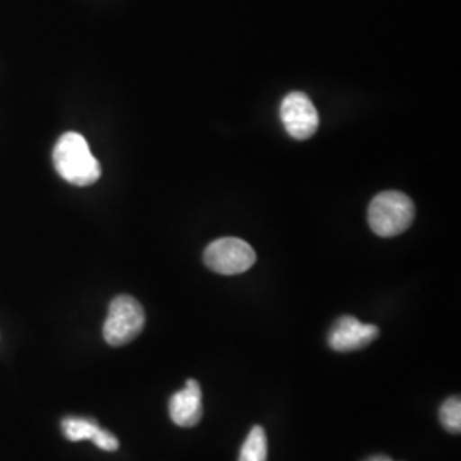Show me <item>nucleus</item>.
Segmentation results:
<instances>
[{
  "label": "nucleus",
  "instance_id": "obj_4",
  "mask_svg": "<svg viewBox=\"0 0 461 461\" xmlns=\"http://www.w3.org/2000/svg\"><path fill=\"white\" fill-rule=\"evenodd\" d=\"M203 262L215 274L236 276L255 265L257 253L240 238H221L205 248Z\"/></svg>",
  "mask_w": 461,
  "mask_h": 461
},
{
  "label": "nucleus",
  "instance_id": "obj_10",
  "mask_svg": "<svg viewBox=\"0 0 461 461\" xmlns=\"http://www.w3.org/2000/svg\"><path fill=\"white\" fill-rule=\"evenodd\" d=\"M439 420L447 432L460 434L461 430V400L460 396H451L439 409Z\"/></svg>",
  "mask_w": 461,
  "mask_h": 461
},
{
  "label": "nucleus",
  "instance_id": "obj_8",
  "mask_svg": "<svg viewBox=\"0 0 461 461\" xmlns=\"http://www.w3.org/2000/svg\"><path fill=\"white\" fill-rule=\"evenodd\" d=\"M99 424L95 419L86 417H66L62 420V430L68 441L79 443V441H93L95 434L99 430Z\"/></svg>",
  "mask_w": 461,
  "mask_h": 461
},
{
  "label": "nucleus",
  "instance_id": "obj_3",
  "mask_svg": "<svg viewBox=\"0 0 461 461\" xmlns=\"http://www.w3.org/2000/svg\"><path fill=\"white\" fill-rule=\"evenodd\" d=\"M144 325L146 313L142 304L135 297L122 294L110 303L103 337L110 346H127L142 333Z\"/></svg>",
  "mask_w": 461,
  "mask_h": 461
},
{
  "label": "nucleus",
  "instance_id": "obj_1",
  "mask_svg": "<svg viewBox=\"0 0 461 461\" xmlns=\"http://www.w3.org/2000/svg\"><path fill=\"white\" fill-rule=\"evenodd\" d=\"M53 165L66 182L76 186H89L101 178V165L81 133L67 132L59 139Z\"/></svg>",
  "mask_w": 461,
  "mask_h": 461
},
{
  "label": "nucleus",
  "instance_id": "obj_7",
  "mask_svg": "<svg viewBox=\"0 0 461 461\" xmlns=\"http://www.w3.org/2000/svg\"><path fill=\"white\" fill-rule=\"evenodd\" d=\"M171 420L180 428H194L202 420L203 403L202 388L195 379H188L186 386L169 400Z\"/></svg>",
  "mask_w": 461,
  "mask_h": 461
},
{
  "label": "nucleus",
  "instance_id": "obj_5",
  "mask_svg": "<svg viewBox=\"0 0 461 461\" xmlns=\"http://www.w3.org/2000/svg\"><path fill=\"white\" fill-rule=\"evenodd\" d=\"M280 120L285 132L296 140H308L320 127V116L308 95L294 91L280 104Z\"/></svg>",
  "mask_w": 461,
  "mask_h": 461
},
{
  "label": "nucleus",
  "instance_id": "obj_12",
  "mask_svg": "<svg viewBox=\"0 0 461 461\" xmlns=\"http://www.w3.org/2000/svg\"><path fill=\"white\" fill-rule=\"evenodd\" d=\"M366 461H393L392 458H388V456H383V455H378V456H371V458H367Z\"/></svg>",
  "mask_w": 461,
  "mask_h": 461
},
{
  "label": "nucleus",
  "instance_id": "obj_6",
  "mask_svg": "<svg viewBox=\"0 0 461 461\" xmlns=\"http://www.w3.org/2000/svg\"><path fill=\"white\" fill-rule=\"evenodd\" d=\"M378 335L376 325L361 323L354 316H342L330 330L329 344L337 352H354L373 344Z\"/></svg>",
  "mask_w": 461,
  "mask_h": 461
},
{
  "label": "nucleus",
  "instance_id": "obj_11",
  "mask_svg": "<svg viewBox=\"0 0 461 461\" xmlns=\"http://www.w3.org/2000/svg\"><path fill=\"white\" fill-rule=\"evenodd\" d=\"M93 443L103 451H116L120 447V441L116 439L115 434H112L110 430H104V429H99L98 432L95 434Z\"/></svg>",
  "mask_w": 461,
  "mask_h": 461
},
{
  "label": "nucleus",
  "instance_id": "obj_9",
  "mask_svg": "<svg viewBox=\"0 0 461 461\" xmlns=\"http://www.w3.org/2000/svg\"><path fill=\"white\" fill-rule=\"evenodd\" d=\"M267 434L262 426H255L249 430L247 441L241 447L240 461H267Z\"/></svg>",
  "mask_w": 461,
  "mask_h": 461
},
{
  "label": "nucleus",
  "instance_id": "obj_2",
  "mask_svg": "<svg viewBox=\"0 0 461 461\" xmlns=\"http://www.w3.org/2000/svg\"><path fill=\"white\" fill-rule=\"evenodd\" d=\"M415 207L402 192H383L371 200L367 221L369 228L381 238H393L411 228Z\"/></svg>",
  "mask_w": 461,
  "mask_h": 461
}]
</instances>
